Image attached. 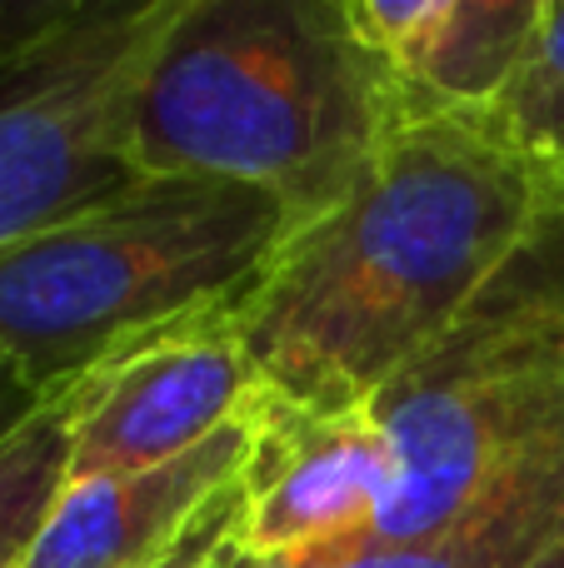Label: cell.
<instances>
[{
  "label": "cell",
  "mask_w": 564,
  "mask_h": 568,
  "mask_svg": "<svg viewBox=\"0 0 564 568\" xmlns=\"http://www.w3.org/2000/svg\"><path fill=\"white\" fill-rule=\"evenodd\" d=\"M560 175L485 115L405 120L365 180L300 225L235 304L260 399L370 409L485 294Z\"/></svg>",
  "instance_id": "cell-1"
},
{
  "label": "cell",
  "mask_w": 564,
  "mask_h": 568,
  "mask_svg": "<svg viewBox=\"0 0 564 568\" xmlns=\"http://www.w3.org/2000/svg\"><path fill=\"white\" fill-rule=\"evenodd\" d=\"M405 120L345 0H180L140 75L130 155L140 175L265 190L310 225Z\"/></svg>",
  "instance_id": "cell-2"
},
{
  "label": "cell",
  "mask_w": 564,
  "mask_h": 568,
  "mask_svg": "<svg viewBox=\"0 0 564 568\" xmlns=\"http://www.w3.org/2000/svg\"><path fill=\"white\" fill-rule=\"evenodd\" d=\"M295 230L265 190L140 175L0 255V354L60 399L120 344L250 300Z\"/></svg>",
  "instance_id": "cell-3"
},
{
  "label": "cell",
  "mask_w": 564,
  "mask_h": 568,
  "mask_svg": "<svg viewBox=\"0 0 564 568\" xmlns=\"http://www.w3.org/2000/svg\"><path fill=\"white\" fill-rule=\"evenodd\" d=\"M370 409L395 474L350 549L445 534L515 484L564 469V175L485 294Z\"/></svg>",
  "instance_id": "cell-4"
},
{
  "label": "cell",
  "mask_w": 564,
  "mask_h": 568,
  "mask_svg": "<svg viewBox=\"0 0 564 568\" xmlns=\"http://www.w3.org/2000/svg\"><path fill=\"white\" fill-rule=\"evenodd\" d=\"M175 6H0V255L140 180L130 110Z\"/></svg>",
  "instance_id": "cell-5"
},
{
  "label": "cell",
  "mask_w": 564,
  "mask_h": 568,
  "mask_svg": "<svg viewBox=\"0 0 564 568\" xmlns=\"http://www.w3.org/2000/svg\"><path fill=\"white\" fill-rule=\"evenodd\" d=\"M255 394L260 374L235 304L140 334L66 389V479L160 469L240 419Z\"/></svg>",
  "instance_id": "cell-6"
},
{
  "label": "cell",
  "mask_w": 564,
  "mask_h": 568,
  "mask_svg": "<svg viewBox=\"0 0 564 568\" xmlns=\"http://www.w3.org/2000/svg\"><path fill=\"white\" fill-rule=\"evenodd\" d=\"M375 409L300 414L255 394V454L240 479L235 544L250 568H285L365 539L390 494Z\"/></svg>",
  "instance_id": "cell-7"
},
{
  "label": "cell",
  "mask_w": 564,
  "mask_h": 568,
  "mask_svg": "<svg viewBox=\"0 0 564 568\" xmlns=\"http://www.w3.org/2000/svg\"><path fill=\"white\" fill-rule=\"evenodd\" d=\"M255 454V404L200 449L140 474L66 479L20 568H135L165 554Z\"/></svg>",
  "instance_id": "cell-8"
},
{
  "label": "cell",
  "mask_w": 564,
  "mask_h": 568,
  "mask_svg": "<svg viewBox=\"0 0 564 568\" xmlns=\"http://www.w3.org/2000/svg\"><path fill=\"white\" fill-rule=\"evenodd\" d=\"M360 40L385 60L415 115H490L530 45L545 0H345Z\"/></svg>",
  "instance_id": "cell-9"
},
{
  "label": "cell",
  "mask_w": 564,
  "mask_h": 568,
  "mask_svg": "<svg viewBox=\"0 0 564 568\" xmlns=\"http://www.w3.org/2000/svg\"><path fill=\"white\" fill-rule=\"evenodd\" d=\"M564 529V469L535 474L510 494L490 499L465 524L410 544H365V549L320 554L285 568H530Z\"/></svg>",
  "instance_id": "cell-10"
},
{
  "label": "cell",
  "mask_w": 564,
  "mask_h": 568,
  "mask_svg": "<svg viewBox=\"0 0 564 568\" xmlns=\"http://www.w3.org/2000/svg\"><path fill=\"white\" fill-rule=\"evenodd\" d=\"M70 469L66 394L50 399L16 439L0 444V568H20Z\"/></svg>",
  "instance_id": "cell-11"
},
{
  "label": "cell",
  "mask_w": 564,
  "mask_h": 568,
  "mask_svg": "<svg viewBox=\"0 0 564 568\" xmlns=\"http://www.w3.org/2000/svg\"><path fill=\"white\" fill-rule=\"evenodd\" d=\"M485 120L525 155L564 175V0H545L525 65Z\"/></svg>",
  "instance_id": "cell-12"
},
{
  "label": "cell",
  "mask_w": 564,
  "mask_h": 568,
  "mask_svg": "<svg viewBox=\"0 0 564 568\" xmlns=\"http://www.w3.org/2000/svg\"><path fill=\"white\" fill-rule=\"evenodd\" d=\"M245 479V474H240ZM240 479L170 544L165 554L155 559L135 564V568H250L240 559V544H235V514H240Z\"/></svg>",
  "instance_id": "cell-13"
},
{
  "label": "cell",
  "mask_w": 564,
  "mask_h": 568,
  "mask_svg": "<svg viewBox=\"0 0 564 568\" xmlns=\"http://www.w3.org/2000/svg\"><path fill=\"white\" fill-rule=\"evenodd\" d=\"M46 394H36L26 379H20V369L0 354V444L6 439H16L20 429H26L30 419H36L40 409H46Z\"/></svg>",
  "instance_id": "cell-14"
},
{
  "label": "cell",
  "mask_w": 564,
  "mask_h": 568,
  "mask_svg": "<svg viewBox=\"0 0 564 568\" xmlns=\"http://www.w3.org/2000/svg\"><path fill=\"white\" fill-rule=\"evenodd\" d=\"M530 568H564V529H560L555 539L545 544V554H540V559L530 564Z\"/></svg>",
  "instance_id": "cell-15"
}]
</instances>
